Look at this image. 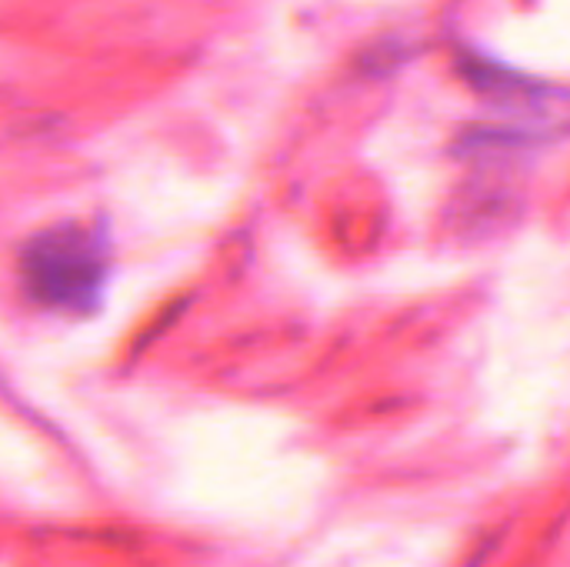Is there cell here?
<instances>
[{"mask_svg":"<svg viewBox=\"0 0 570 567\" xmlns=\"http://www.w3.org/2000/svg\"><path fill=\"white\" fill-rule=\"evenodd\" d=\"M20 281L33 304L83 314L100 304L107 284V237L100 227L57 224L30 237L20 254Z\"/></svg>","mask_w":570,"mask_h":567,"instance_id":"1","label":"cell"}]
</instances>
